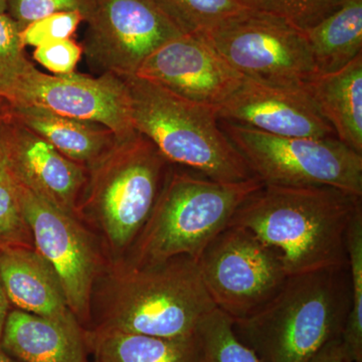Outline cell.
I'll return each mask as SVG.
<instances>
[{
	"instance_id": "ba28073f",
	"label": "cell",
	"mask_w": 362,
	"mask_h": 362,
	"mask_svg": "<svg viewBox=\"0 0 362 362\" xmlns=\"http://www.w3.org/2000/svg\"><path fill=\"white\" fill-rule=\"evenodd\" d=\"M199 35L244 78L301 87L317 75L303 30L272 14L247 8Z\"/></svg>"
},
{
	"instance_id": "7a4b0ae2",
	"label": "cell",
	"mask_w": 362,
	"mask_h": 362,
	"mask_svg": "<svg viewBox=\"0 0 362 362\" xmlns=\"http://www.w3.org/2000/svg\"><path fill=\"white\" fill-rule=\"evenodd\" d=\"M216 308L190 257L144 267L109 264L93 288L88 330L192 337Z\"/></svg>"
},
{
	"instance_id": "5bb4252c",
	"label": "cell",
	"mask_w": 362,
	"mask_h": 362,
	"mask_svg": "<svg viewBox=\"0 0 362 362\" xmlns=\"http://www.w3.org/2000/svg\"><path fill=\"white\" fill-rule=\"evenodd\" d=\"M0 148L16 183L77 218L88 169L62 154L11 113L0 123Z\"/></svg>"
},
{
	"instance_id": "d6a6232c",
	"label": "cell",
	"mask_w": 362,
	"mask_h": 362,
	"mask_svg": "<svg viewBox=\"0 0 362 362\" xmlns=\"http://www.w3.org/2000/svg\"><path fill=\"white\" fill-rule=\"evenodd\" d=\"M11 110V104L6 98L0 96V123L4 121Z\"/></svg>"
},
{
	"instance_id": "8992f818",
	"label": "cell",
	"mask_w": 362,
	"mask_h": 362,
	"mask_svg": "<svg viewBox=\"0 0 362 362\" xmlns=\"http://www.w3.org/2000/svg\"><path fill=\"white\" fill-rule=\"evenodd\" d=\"M122 78L135 130L169 163L218 182L256 177L221 129L216 109L187 101L137 76Z\"/></svg>"
},
{
	"instance_id": "4dcf8cb0",
	"label": "cell",
	"mask_w": 362,
	"mask_h": 362,
	"mask_svg": "<svg viewBox=\"0 0 362 362\" xmlns=\"http://www.w3.org/2000/svg\"><path fill=\"white\" fill-rule=\"evenodd\" d=\"M309 362H346L340 338L327 343Z\"/></svg>"
},
{
	"instance_id": "836d02e7",
	"label": "cell",
	"mask_w": 362,
	"mask_h": 362,
	"mask_svg": "<svg viewBox=\"0 0 362 362\" xmlns=\"http://www.w3.org/2000/svg\"><path fill=\"white\" fill-rule=\"evenodd\" d=\"M0 362H21L18 361V359L14 358L13 356H11V354H7L6 350L2 349L0 346Z\"/></svg>"
},
{
	"instance_id": "ac0fdd59",
	"label": "cell",
	"mask_w": 362,
	"mask_h": 362,
	"mask_svg": "<svg viewBox=\"0 0 362 362\" xmlns=\"http://www.w3.org/2000/svg\"><path fill=\"white\" fill-rule=\"evenodd\" d=\"M11 114L62 154L87 169L106 156L119 140L101 124L59 115L35 105L11 104Z\"/></svg>"
},
{
	"instance_id": "8fae6325",
	"label": "cell",
	"mask_w": 362,
	"mask_h": 362,
	"mask_svg": "<svg viewBox=\"0 0 362 362\" xmlns=\"http://www.w3.org/2000/svg\"><path fill=\"white\" fill-rule=\"evenodd\" d=\"M85 21L88 64L120 78L135 76L150 54L183 35L154 0H96Z\"/></svg>"
},
{
	"instance_id": "e0dca14e",
	"label": "cell",
	"mask_w": 362,
	"mask_h": 362,
	"mask_svg": "<svg viewBox=\"0 0 362 362\" xmlns=\"http://www.w3.org/2000/svg\"><path fill=\"white\" fill-rule=\"evenodd\" d=\"M0 278L13 308L56 320H77L56 272L35 247L0 249Z\"/></svg>"
},
{
	"instance_id": "e575fe53",
	"label": "cell",
	"mask_w": 362,
	"mask_h": 362,
	"mask_svg": "<svg viewBox=\"0 0 362 362\" xmlns=\"http://www.w3.org/2000/svg\"><path fill=\"white\" fill-rule=\"evenodd\" d=\"M6 0H0V13H6Z\"/></svg>"
},
{
	"instance_id": "4fadbf2b",
	"label": "cell",
	"mask_w": 362,
	"mask_h": 362,
	"mask_svg": "<svg viewBox=\"0 0 362 362\" xmlns=\"http://www.w3.org/2000/svg\"><path fill=\"white\" fill-rule=\"evenodd\" d=\"M135 76L187 101L214 109L235 92L244 78L195 35L169 40L143 62Z\"/></svg>"
},
{
	"instance_id": "1f68e13d",
	"label": "cell",
	"mask_w": 362,
	"mask_h": 362,
	"mask_svg": "<svg viewBox=\"0 0 362 362\" xmlns=\"http://www.w3.org/2000/svg\"><path fill=\"white\" fill-rule=\"evenodd\" d=\"M11 308L13 306L9 302L4 284H2L1 278H0V340H1L2 333H4V326H6L7 316H8Z\"/></svg>"
},
{
	"instance_id": "3957f363",
	"label": "cell",
	"mask_w": 362,
	"mask_h": 362,
	"mask_svg": "<svg viewBox=\"0 0 362 362\" xmlns=\"http://www.w3.org/2000/svg\"><path fill=\"white\" fill-rule=\"evenodd\" d=\"M350 303L349 265L297 274L263 308L233 320V330L264 362H309L341 337Z\"/></svg>"
},
{
	"instance_id": "d590c367",
	"label": "cell",
	"mask_w": 362,
	"mask_h": 362,
	"mask_svg": "<svg viewBox=\"0 0 362 362\" xmlns=\"http://www.w3.org/2000/svg\"><path fill=\"white\" fill-rule=\"evenodd\" d=\"M88 362H96V361H89Z\"/></svg>"
},
{
	"instance_id": "44dd1931",
	"label": "cell",
	"mask_w": 362,
	"mask_h": 362,
	"mask_svg": "<svg viewBox=\"0 0 362 362\" xmlns=\"http://www.w3.org/2000/svg\"><path fill=\"white\" fill-rule=\"evenodd\" d=\"M304 33L317 75L341 70L362 54V0H346Z\"/></svg>"
},
{
	"instance_id": "2e32d148",
	"label": "cell",
	"mask_w": 362,
	"mask_h": 362,
	"mask_svg": "<svg viewBox=\"0 0 362 362\" xmlns=\"http://www.w3.org/2000/svg\"><path fill=\"white\" fill-rule=\"evenodd\" d=\"M0 346L21 362L90 361L85 329L77 320H56L16 308L7 316Z\"/></svg>"
},
{
	"instance_id": "484cf974",
	"label": "cell",
	"mask_w": 362,
	"mask_h": 362,
	"mask_svg": "<svg viewBox=\"0 0 362 362\" xmlns=\"http://www.w3.org/2000/svg\"><path fill=\"white\" fill-rule=\"evenodd\" d=\"M247 8L272 14L306 32L346 0H240Z\"/></svg>"
},
{
	"instance_id": "603a6c76",
	"label": "cell",
	"mask_w": 362,
	"mask_h": 362,
	"mask_svg": "<svg viewBox=\"0 0 362 362\" xmlns=\"http://www.w3.org/2000/svg\"><path fill=\"white\" fill-rule=\"evenodd\" d=\"M154 1L183 35H202L247 8L240 0Z\"/></svg>"
},
{
	"instance_id": "5b68a950",
	"label": "cell",
	"mask_w": 362,
	"mask_h": 362,
	"mask_svg": "<svg viewBox=\"0 0 362 362\" xmlns=\"http://www.w3.org/2000/svg\"><path fill=\"white\" fill-rule=\"evenodd\" d=\"M263 185L259 178L218 182L171 165L153 211L125 258L117 263L144 267L175 257L197 261L247 197ZM115 264V263H114Z\"/></svg>"
},
{
	"instance_id": "f546056e",
	"label": "cell",
	"mask_w": 362,
	"mask_h": 362,
	"mask_svg": "<svg viewBox=\"0 0 362 362\" xmlns=\"http://www.w3.org/2000/svg\"><path fill=\"white\" fill-rule=\"evenodd\" d=\"M82 56V45L71 39L47 42L35 47L33 52V59L52 75L75 73Z\"/></svg>"
},
{
	"instance_id": "7402d4cb",
	"label": "cell",
	"mask_w": 362,
	"mask_h": 362,
	"mask_svg": "<svg viewBox=\"0 0 362 362\" xmlns=\"http://www.w3.org/2000/svg\"><path fill=\"white\" fill-rule=\"evenodd\" d=\"M346 249L351 303L340 341L346 362H362V209L350 223Z\"/></svg>"
},
{
	"instance_id": "f1b7e54d",
	"label": "cell",
	"mask_w": 362,
	"mask_h": 362,
	"mask_svg": "<svg viewBox=\"0 0 362 362\" xmlns=\"http://www.w3.org/2000/svg\"><path fill=\"white\" fill-rule=\"evenodd\" d=\"M82 21H85L84 16L78 11L49 14L23 28L21 42L25 47H37L54 40L71 39Z\"/></svg>"
},
{
	"instance_id": "d6986e66",
	"label": "cell",
	"mask_w": 362,
	"mask_h": 362,
	"mask_svg": "<svg viewBox=\"0 0 362 362\" xmlns=\"http://www.w3.org/2000/svg\"><path fill=\"white\" fill-rule=\"evenodd\" d=\"M307 88L338 139L362 154V54L341 70L316 75Z\"/></svg>"
},
{
	"instance_id": "277c9868",
	"label": "cell",
	"mask_w": 362,
	"mask_h": 362,
	"mask_svg": "<svg viewBox=\"0 0 362 362\" xmlns=\"http://www.w3.org/2000/svg\"><path fill=\"white\" fill-rule=\"evenodd\" d=\"M173 164L136 132L88 169L77 218L97 235L110 264L134 245L153 211Z\"/></svg>"
},
{
	"instance_id": "7c38bea8",
	"label": "cell",
	"mask_w": 362,
	"mask_h": 362,
	"mask_svg": "<svg viewBox=\"0 0 362 362\" xmlns=\"http://www.w3.org/2000/svg\"><path fill=\"white\" fill-rule=\"evenodd\" d=\"M8 101L35 105L59 115L101 124L119 139L137 132L125 82L112 74H101L99 77L77 73L49 75L33 66Z\"/></svg>"
},
{
	"instance_id": "ffe728a7",
	"label": "cell",
	"mask_w": 362,
	"mask_h": 362,
	"mask_svg": "<svg viewBox=\"0 0 362 362\" xmlns=\"http://www.w3.org/2000/svg\"><path fill=\"white\" fill-rule=\"evenodd\" d=\"M90 356L96 362H204L201 339L164 338L116 330H85Z\"/></svg>"
},
{
	"instance_id": "52a82bcc",
	"label": "cell",
	"mask_w": 362,
	"mask_h": 362,
	"mask_svg": "<svg viewBox=\"0 0 362 362\" xmlns=\"http://www.w3.org/2000/svg\"><path fill=\"white\" fill-rule=\"evenodd\" d=\"M220 125L263 185H327L362 197V154L337 137H280L225 121Z\"/></svg>"
},
{
	"instance_id": "9a60e30c",
	"label": "cell",
	"mask_w": 362,
	"mask_h": 362,
	"mask_svg": "<svg viewBox=\"0 0 362 362\" xmlns=\"http://www.w3.org/2000/svg\"><path fill=\"white\" fill-rule=\"evenodd\" d=\"M216 114L220 121L280 137H337L307 86L268 85L243 78Z\"/></svg>"
},
{
	"instance_id": "cb8c5ba5",
	"label": "cell",
	"mask_w": 362,
	"mask_h": 362,
	"mask_svg": "<svg viewBox=\"0 0 362 362\" xmlns=\"http://www.w3.org/2000/svg\"><path fill=\"white\" fill-rule=\"evenodd\" d=\"M197 333L204 362H264L240 341L233 330V319L218 308L202 320Z\"/></svg>"
},
{
	"instance_id": "4316f807",
	"label": "cell",
	"mask_w": 362,
	"mask_h": 362,
	"mask_svg": "<svg viewBox=\"0 0 362 362\" xmlns=\"http://www.w3.org/2000/svg\"><path fill=\"white\" fill-rule=\"evenodd\" d=\"M21 28L6 13H0V96L9 100L33 64L26 57Z\"/></svg>"
},
{
	"instance_id": "9c48e42d",
	"label": "cell",
	"mask_w": 362,
	"mask_h": 362,
	"mask_svg": "<svg viewBox=\"0 0 362 362\" xmlns=\"http://www.w3.org/2000/svg\"><path fill=\"white\" fill-rule=\"evenodd\" d=\"M197 262L214 306L233 320L263 308L289 277L277 252L235 225L221 230Z\"/></svg>"
},
{
	"instance_id": "6da1fadb",
	"label": "cell",
	"mask_w": 362,
	"mask_h": 362,
	"mask_svg": "<svg viewBox=\"0 0 362 362\" xmlns=\"http://www.w3.org/2000/svg\"><path fill=\"white\" fill-rule=\"evenodd\" d=\"M361 209L362 197L339 188L263 185L230 225L246 228L277 252L291 276L349 265L347 232Z\"/></svg>"
},
{
	"instance_id": "83f0119b",
	"label": "cell",
	"mask_w": 362,
	"mask_h": 362,
	"mask_svg": "<svg viewBox=\"0 0 362 362\" xmlns=\"http://www.w3.org/2000/svg\"><path fill=\"white\" fill-rule=\"evenodd\" d=\"M96 0H6V13L21 30L49 14L78 11L87 20Z\"/></svg>"
},
{
	"instance_id": "d4e9b609",
	"label": "cell",
	"mask_w": 362,
	"mask_h": 362,
	"mask_svg": "<svg viewBox=\"0 0 362 362\" xmlns=\"http://www.w3.org/2000/svg\"><path fill=\"white\" fill-rule=\"evenodd\" d=\"M11 246L35 247L21 211L18 185L0 148V249Z\"/></svg>"
},
{
	"instance_id": "30bf717a",
	"label": "cell",
	"mask_w": 362,
	"mask_h": 362,
	"mask_svg": "<svg viewBox=\"0 0 362 362\" xmlns=\"http://www.w3.org/2000/svg\"><path fill=\"white\" fill-rule=\"evenodd\" d=\"M16 185L35 251L56 272L69 308L88 330L93 288L110 264L108 257L97 235L82 221Z\"/></svg>"
}]
</instances>
